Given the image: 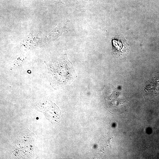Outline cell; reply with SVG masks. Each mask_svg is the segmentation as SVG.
Wrapping results in <instances>:
<instances>
[{"instance_id":"6da1fadb","label":"cell","mask_w":159,"mask_h":159,"mask_svg":"<svg viewBox=\"0 0 159 159\" xmlns=\"http://www.w3.org/2000/svg\"><path fill=\"white\" fill-rule=\"evenodd\" d=\"M48 73L51 75V84L53 87L60 88L70 84L76 74L72 63L67 54L47 64Z\"/></svg>"},{"instance_id":"7a4b0ae2","label":"cell","mask_w":159,"mask_h":159,"mask_svg":"<svg viewBox=\"0 0 159 159\" xmlns=\"http://www.w3.org/2000/svg\"><path fill=\"white\" fill-rule=\"evenodd\" d=\"M35 108L43 113L46 118L52 123H58L60 122L61 111L49 99L46 98L41 100Z\"/></svg>"},{"instance_id":"3957f363","label":"cell","mask_w":159,"mask_h":159,"mask_svg":"<svg viewBox=\"0 0 159 159\" xmlns=\"http://www.w3.org/2000/svg\"><path fill=\"white\" fill-rule=\"evenodd\" d=\"M113 53L119 56H126L129 53L130 48L124 37L118 36L115 38L112 42Z\"/></svg>"},{"instance_id":"277c9868","label":"cell","mask_w":159,"mask_h":159,"mask_svg":"<svg viewBox=\"0 0 159 159\" xmlns=\"http://www.w3.org/2000/svg\"><path fill=\"white\" fill-rule=\"evenodd\" d=\"M66 30L65 24L62 22H59L56 27L47 34V41L49 42L56 40Z\"/></svg>"},{"instance_id":"5b68a950","label":"cell","mask_w":159,"mask_h":159,"mask_svg":"<svg viewBox=\"0 0 159 159\" xmlns=\"http://www.w3.org/2000/svg\"><path fill=\"white\" fill-rule=\"evenodd\" d=\"M36 119H38V117H37V118H36Z\"/></svg>"}]
</instances>
